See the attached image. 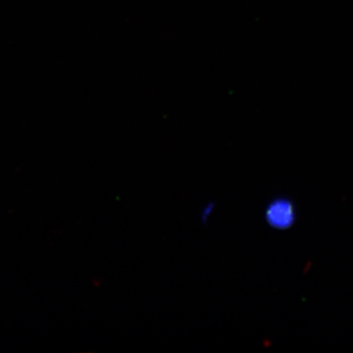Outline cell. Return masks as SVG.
Returning <instances> with one entry per match:
<instances>
[{
	"label": "cell",
	"instance_id": "obj_1",
	"mask_svg": "<svg viewBox=\"0 0 353 353\" xmlns=\"http://www.w3.org/2000/svg\"><path fill=\"white\" fill-rule=\"evenodd\" d=\"M265 216L269 226L276 230H288L296 222V208L290 199L280 197L269 204Z\"/></svg>",
	"mask_w": 353,
	"mask_h": 353
},
{
	"label": "cell",
	"instance_id": "obj_2",
	"mask_svg": "<svg viewBox=\"0 0 353 353\" xmlns=\"http://www.w3.org/2000/svg\"><path fill=\"white\" fill-rule=\"evenodd\" d=\"M213 208H214V205L212 204H210V205H208V208L204 209L203 211V215H202V220H206L208 219V217L209 214H210L211 212H212Z\"/></svg>",
	"mask_w": 353,
	"mask_h": 353
}]
</instances>
